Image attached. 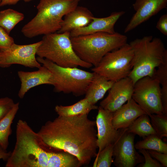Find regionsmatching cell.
Segmentation results:
<instances>
[{"label":"cell","mask_w":167,"mask_h":167,"mask_svg":"<svg viewBox=\"0 0 167 167\" xmlns=\"http://www.w3.org/2000/svg\"><path fill=\"white\" fill-rule=\"evenodd\" d=\"M21 82L18 93L20 99H22L31 89L42 84L50 85L51 73L45 66L42 65L37 70L32 71H19L17 73Z\"/></svg>","instance_id":"e0dca14e"},{"label":"cell","mask_w":167,"mask_h":167,"mask_svg":"<svg viewBox=\"0 0 167 167\" xmlns=\"http://www.w3.org/2000/svg\"><path fill=\"white\" fill-rule=\"evenodd\" d=\"M49 151L43 146L37 133L23 120L17 122L14 149L6 167H47Z\"/></svg>","instance_id":"7a4b0ae2"},{"label":"cell","mask_w":167,"mask_h":167,"mask_svg":"<svg viewBox=\"0 0 167 167\" xmlns=\"http://www.w3.org/2000/svg\"><path fill=\"white\" fill-rule=\"evenodd\" d=\"M144 114L147 113L131 98L113 113L112 124L117 130L126 128Z\"/></svg>","instance_id":"2e32d148"},{"label":"cell","mask_w":167,"mask_h":167,"mask_svg":"<svg viewBox=\"0 0 167 167\" xmlns=\"http://www.w3.org/2000/svg\"><path fill=\"white\" fill-rule=\"evenodd\" d=\"M36 55L63 67L89 68L92 66L80 58L74 51L70 32L54 33L43 36Z\"/></svg>","instance_id":"8992f818"},{"label":"cell","mask_w":167,"mask_h":167,"mask_svg":"<svg viewBox=\"0 0 167 167\" xmlns=\"http://www.w3.org/2000/svg\"><path fill=\"white\" fill-rule=\"evenodd\" d=\"M114 144H110L97 154L93 167H110L113 163Z\"/></svg>","instance_id":"83f0119b"},{"label":"cell","mask_w":167,"mask_h":167,"mask_svg":"<svg viewBox=\"0 0 167 167\" xmlns=\"http://www.w3.org/2000/svg\"><path fill=\"white\" fill-rule=\"evenodd\" d=\"M11 152H7L4 149L0 144V160L2 159L4 161H7L10 156Z\"/></svg>","instance_id":"e575fe53"},{"label":"cell","mask_w":167,"mask_h":167,"mask_svg":"<svg viewBox=\"0 0 167 167\" xmlns=\"http://www.w3.org/2000/svg\"><path fill=\"white\" fill-rule=\"evenodd\" d=\"M157 135L161 139L167 137V116L152 114L148 115Z\"/></svg>","instance_id":"4316f807"},{"label":"cell","mask_w":167,"mask_h":167,"mask_svg":"<svg viewBox=\"0 0 167 167\" xmlns=\"http://www.w3.org/2000/svg\"><path fill=\"white\" fill-rule=\"evenodd\" d=\"M133 52L129 44L106 54L92 68L108 80L115 82L129 77L133 66Z\"/></svg>","instance_id":"ba28073f"},{"label":"cell","mask_w":167,"mask_h":167,"mask_svg":"<svg viewBox=\"0 0 167 167\" xmlns=\"http://www.w3.org/2000/svg\"><path fill=\"white\" fill-rule=\"evenodd\" d=\"M127 130L128 132L138 135L143 138L149 135H156L151 124L149 117L147 114L139 117L127 128Z\"/></svg>","instance_id":"603a6c76"},{"label":"cell","mask_w":167,"mask_h":167,"mask_svg":"<svg viewBox=\"0 0 167 167\" xmlns=\"http://www.w3.org/2000/svg\"><path fill=\"white\" fill-rule=\"evenodd\" d=\"M167 0H136L133 4L135 12L125 28L124 32L132 30L162 10L166 8Z\"/></svg>","instance_id":"5bb4252c"},{"label":"cell","mask_w":167,"mask_h":167,"mask_svg":"<svg viewBox=\"0 0 167 167\" xmlns=\"http://www.w3.org/2000/svg\"><path fill=\"white\" fill-rule=\"evenodd\" d=\"M153 77L158 80L161 86L163 114L167 116V59L157 67Z\"/></svg>","instance_id":"484cf974"},{"label":"cell","mask_w":167,"mask_h":167,"mask_svg":"<svg viewBox=\"0 0 167 167\" xmlns=\"http://www.w3.org/2000/svg\"><path fill=\"white\" fill-rule=\"evenodd\" d=\"M132 98L148 115L163 114L161 87L154 77L146 76L134 84Z\"/></svg>","instance_id":"9c48e42d"},{"label":"cell","mask_w":167,"mask_h":167,"mask_svg":"<svg viewBox=\"0 0 167 167\" xmlns=\"http://www.w3.org/2000/svg\"><path fill=\"white\" fill-rule=\"evenodd\" d=\"M156 28L163 34L167 36V14L162 15L157 23Z\"/></svg>","instance_id":"d6a6232c"},{"label":"cell","mask_w":167,"mask_h":167,"mask_svg":"<svg viewBox=\"0 0 167 167\" xmlns=\"http://www.w3.org/2000/svg\"><path fill=\"white\" fill-rule=\"evenodd\" d=\"M139 152L142 154L144 157V161L140 164L137 167H162L161 164L157 160L153 159L151 156L148 150L140 149Z\"/></svg>","instance_id":"f1b7e54d"},{"label":"cell","mask_w":167,"mask_h":167,"mask_svg":"<svg viewBox=\"0 0 167 167\" xmlns=\"http://www.w3.org/2000/svg\"><path fill=\"white\" fill-rule=\"evenodd\" d=\"M74 51L82 60L96 66L107 53L127 43L126 36L99 32L71 37Z\"/></svg>","instance_id":"5b68a950"},{"label":"cell","mask_w":167,"mask_h":167,"mask_svg":"<svg viewBox=\"0 0 167 167\" xmlns=\"http://www.w3.org/2000/svg\"><path fill=\"white\" fill-rule=\"evenodd\" d=\"M24 18V14L11 9L0 11V27L9 34L11 30Z\"/></svg>","instance_id":"cb8c5ba5"},{"label":"cell","mask_w":167,"mask_h":167,"mask_svg":"<svg viewBox=\"0 0 167 167\" xmlns=\"http://www.w3.org/2000/svg\"><path fill=\"white\" fill-rule=\"evenodd\" d=\"M41 41L28 45L13 44L10 47L0 49V67L6 68L17 64L25 67L39 68L41 66L36 55Z\"/></svg>","instance_id":"30bf717a"},{"label":"cell","mask_w":167,"mask_h":167,"mask_svg":"<svg viewBox=\"0 0 167 167\" xmlns=\"http://www.w3.org/2000/svg\"><path fill=\"white\" fill-rule=\"evenodd\" d=\"M88 114L59 116L48 121L37 132L48 151L65 152L77 157L82 165H88L97 154L96 121Z\"/></svg>","instance_id":"6da1fadb"},{"label":"cell","mask_w":167,"mask_h":167,"mask_svg":"<svg viewBox=\"0 0 167 167\" xmlns=\"http://www.w3.org/2000/svg\"><path fill=\"white\" fill-rule=\"evenodd\" d=\"M14 43L13 38L0 27V49L8 48Z\"/></svg>","instance_id":"4dcf8cb0"},{"label":"cell","mask_w":167,"mask_h":167,"mask_svg":"<svg viewBox=\"0 0 167 167\" xmlns=\"http://www.w3.org/2000/svg\"><path fill=\"white\" fill-rule=\"evenodd\" d=\"M125 12L122 11L113 12L110 15L104 18L94 16L91 22L86 26L78 28L70 32L71 37L85 35L99 32L109 34L116 33L115 24Z\"/></svg>","instance_id":"9a60e30c"},{"label":"cell","mask_w":167,"mask_h":167,"mask_svg":"<svg viewBox=\"0 0 167 167\" xmlns=\"http://www.w3.org/2000/svg\"><path fill=\"white\" fill-rule=\"evenodd\" d=\"M129 44L134 56L133 66L129 77L134 84L143 77L153 76L157 67L167 59V50L160 38L152 36L137 38Z\"/></svg>","instance_id":"277c9868"},{"label":"cell","mask_w":167,"mask_h":167,"mask_svg":"<svg viewBox=\"0 0 167 167\" xmlns=\"http://www.w3.org/2000/svg\"><path fill=\"white\" fill-rule=\"evenodd\" d=\"M136 149L155 150L167 154V144L163 142L156 135H149L135 144Z\"/></svg>","instance_id":"d4e9b609"},{"label":"cell","mask_w":167,"mask_h":167,"mask_svg":"<svg viewBox=\"0 0 167 167\" xmlns=\"http://www.w3.org/2000/svg\"><path fill=\"white\" fill-rule=\"evenodd\" d=\"M83 165L76 157L65 152H49L47 167H79Z\"/></svg>","instance_id":"44dd1931"},{"label":"cell","mask_w":167,"mask_h":167,"mask_svg":"<svg viewBox=\"0 0 167 167\" xmlns=\"http://www.w3.org/2000/svg\"><path fill=\"white\" fill-rule=\"evenodd\" d=\"M37 60L50 71V85L58 92L72 94L76 96L85 94L94 75L77 67L59 66L49 60L37 57Z\"/></svg>","instance_id":"52a82bcc"},{"label":"cell","mask_w":167,"mask_h":167,"mask_svg":"<svg viewBox=\"0 0 167 167\" xmlns=\"http://www.w3.org/2000/svg\"><path fill=\"white\" fill-rule=\"evenodd\" d=\"M96 121L97 145L98 154L107 146L114 144L120 134V129L117 130L112 122L113 113L99 106Z\"/></svg>","instance_id":"4fadbf2b"},{"label":"cell","mask_w":167,"mask_h":167,"mask_svg":"<svg viewBox=\"0 0 167 167\" xmlns=\"http://www.w3.org/2000/svg\"><path fill=\"white\" fill-rule=\"evenodd\" d=\"M20 0H1L0 6H4L7 5H12L16 4ZM25 2H28L33 0H22Z\"/></svg>","instance_id":"836d02e7"},{"label":"cell","mask_w":167,"mask_h":167,"mask_svg":"<svg viewBox=\"0 0 167 167\" xmlns=\"http://www.w3.org/2000/svg\"><path fill=\"white\" fill-rule=\"evenodd\" d=\"M0 2H1V0H0Z\"/></svg>","instance_id":"d590c367"},{"label":"cell","mask_w":167,"mask_h":167,"mask_svg":"<svg viewBox=\"0 0 167 167\" xmlns=\"http://www.w3.org/2000/svg\"><path fill=\"white\" fill-rule=\"evenodd\" d=\"M120 129V134L114 144L113 163L117 167H134L143 163V156L136 151L135 135L127 131V128Z\"/></svg>","instance_id":"8fae6325"},{"label":"cell","mask_w":167,"mask_h":167,"mask_svg":"<svg viewBox=\"0 0 167 167\" xmlns=\"http://www.w3.org/2000/svg\"><path fill=\"white\" fill-rule=\"evenodd\" d=\"M93 17L92 13L87 8L78 6L64 16L60 29L57 32H70L86 26L92 21Z\"/></svg>","instance_id":"ac0fdd59"},{"label":"cell","mask_w":167,"mask_h":167,"mask_svg":"<svg viewBox=\"0 0 167 167\" xmlns=\"http://www.w3.org/2000/svg\"><path fill=\"white\" fill-rule=\"evenodd\" d=\"M81 0H40L36 15L22 27L21 32L32 38L57 32L63 17L74 10Z\"/></svg>","instance_id":"3957f363"},{"label":"cell","mask_w":167,"mask_h":167,"mask_svg":"<svg viewBox=\"0 0 167 167\" xmlns=\"http://www.w3.org/2000/svg\"><path fill=\"white\" fill-rule=\"evenodd\" d=\"M148 151L151 156L159 162L163 167H167V154L153 150Z\"/></svg>","instance_id":"1f68e13d"},{"label":"cell","mask_w":167,"mask_h":167,"mask_svg":"<svg viewBox=\"0 0 167 167\" xmlns=\"http://www.w3.org/2000/svg\"><path fill=\"white\" fill-rule=\"evenodd\" d=\"M19 102L15 103L12 109L0 120V144L6 150L9 144V137L11 134V125L19 108Z\"/></svg>","instance_id":"7402d4cb"},{"label":"cell","mask_w":167,"mask_h":167,"mask_svg":"<svg viewBox=\"0 0 167 167\" xmlns=\"http://www.w3.org/2000/svg\"><path fill=\"white\" fill-rule=\"evenodd\" d=\"M98 107L90 103L85 98L70 105H57L55 110L59 116H70L88 114L92 110L97 109Z\"/></svg>","instance_id":"ffe728a7"},{"label":"cell","mask_w":167,"mask_h":167,"mask_svg":"<svg viewBox=\"0 0 167 167\" xmlns=\"http://www.w3.org/2000/svg\"><path fill=\"white\" fill-rule=\"evenodd\" d=\"M15 103L13 100L9 97L0 98V120L9 113Z\"/></svg>","instance_id":"f546056e"},{"label":"cell","mask_w":167,"mask_h":167,"mask_svg":"<svg viewBox=\"0 0 167 167\" xmlns=\"http://www.w3.org/2000/svg\"><path fill=\"white\" fill-rule=\"evenodd\" d=\"M134 84L129 77L114 82L107 96L100 103L103 109L113 113L132 98Z\"/></svg>","instance_id":"7c38bea8"},{"label":"cell","mask_w":167,"mask_h":167,"mask_svg":"<svg viewBox=\"0 0 167 167\" xmlns=\"http://www.w3.org/2000/svg\"><path fill=\"white\" fill-rule=\"evenodd\" d=\"M114 82L108 80L95 72L85 93V98L91 104H95L102 99Z\"/></svg>","instance_id":"d6986e66"}]
</instances>
